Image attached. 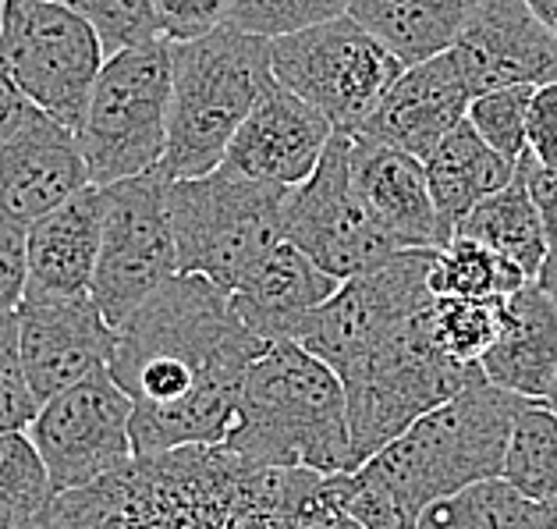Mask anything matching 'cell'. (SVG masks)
I'll return each instance as SVG.
<instances>
[{
  "label": "cell",
  "mask_w": 557,
  "mask_h": 529,
  "mask_svg": "<svg viewBox=\"0 0 557 529\" xmlns=\"http://www.w3.org/2000/svg\"><path fill=\"white\" fill-rule=\"evenodd\" d=\"M263 348L213 281L174 274L157 288L117 328L107 366L132 398L135 455L224 444Z\"/></svg>",
  "instance_id": "obj_1"
},
{
  "label": "cell",
  "mask_w": 557,
  "mask_h": 529,
  "mask_svg": "<svg viewBox=\"0 0 557 529\" xmlns=\"http://www.w3.org/2000/svg\"><path fill=\"white\" fill-rule=\"evenodd\" d=\"M327 508L320 472L188 444L135 455L100 483L53 494L22 529H309Z\"/></svg>",
  "instance_id": "obj_2"
},
{
  "label": "cell",
  "mask_w": 557,
  "mask_h": 529,
  "mask_svg": "<svg viewBox=\"0 0 557 529\" xmlns=\"http://www.w3.org/2000/svg\"><path fill=\"white\" fill-rule=\"evenodd\" d=\"M221 447L267 469L351 472L348 398L337 373L298 342H270L252 362Z\"/></svg>",
  "instance_id": "obj_3"
},
{
  "label": "cell",
  "mask_w": 557,
  "mask_h": 529,
  "mask_svg": "<svg viewBox=\"0 0 557 529\" xmlns=\"http://www.w3.org/2000/svg\"><path fill=\"white\" fill-rule=\"evenodd\" d=\"M522 402L525 398L491 384L480 373L466 391L419 416L409 430H401L356 469H362L376 487H384L394 505L405 512V519L416 526L419 512L430 501L500 477L511 423Z\"/></svg>",
  "instance_id": "obj_4"
},
{
  "label": "cell",
  "mask_w": 557,
  "mask_h": 529,
  "mask_svg": "<svg viewBox=\"0 0 557 529\" xmlns=\"http://www.w3.org/2000/svg\"><path fill=\"white\" fill-rule=\"evenodd\" d=\"M270 39L224 22L188 44H171V118L164 168L171 182L221 168L242 121L274 86Z\"/></svg>",
  "instance_id": "obj_5"
},
{
  "label": "cell",
  "mask_w": 557,
  "mask_h": 529,
  "mask_svg": "<svg viewBox=\"0 0 557 529\" xmlns=\"http://www.w3.org/2000/svg\"><path fill=\"white\" fill-rule=\"evenodd\" d=\"M284 199L288 188L242 179L224 164L202 179L171 182L168 207L178 274L207 278L231 295L284 242Z\"/></svg>",
  "instance_id": "obj_6"
},
{
  "label": "cell",
  "mask_w": 557,
  "mask_h": 529,
  "mask_svg": "<svg viewBox=\"0 0 557 529\" xmlns=\"http://www.w3.org/2000/svg\"><path fill=\"white\" fill-rule=\"evenodd\" d=\"M171 118V39L111 53L86 100L75 139L89 182L114 185L164 164Z\"/></svg>",
  "instance_id": "obj_7"
},
{
  "label": "cell",
  "mask_w": 557,
  "mask_h": 529,
  "mask_svg": "<svg viewBox=\"0 0 557 529\" xmlns=\"http://www.w3.org/2000/svg\"><path fill=\"white\" fill-rule=\"evenodd\" d=\"M433 306V303H430ZM430 306L412 313L356 366L342 387L348 398V433L356 466L373 458L419 416L451 402L483 370L447 359L430 334Z\"/></svg>",
  "instance_id": "obj_8"
},
{
  "label": "cell",
  "mask_w": 557,
  "mask_h": 529,
  "mask_svg": "<svg viewBox=\"0 0 557 529\" xmlns=\"http://www.w3.org/2000/svg\"><path fill=\"white\" fill-rule=\"evenodd\" d=\"M270 64L284 89L317 107L334 132L345 135L366 125L405 72V64L351 15L270 39Z\"/></svg>",
  "instance_id": "obj_9"
},
{
  "label": "cell",
  "mask_w": 557,
  "mask_h": 529,
  "mask_svg": "<svg viewBox=\"0 0 557 529\" xmlns=\"http://www.w3.org/2000/svg\"><path fill=\"white\" fill-rule=\"evenodd\" d=\"M0 47L22 97L75 132L107 61L97 25L61 0H4Z\"/></svg>",
  "instance_id": "obj_10"
},
{
  "label": "cell",
  "mask_w": 557,
  "mask_h": 529,
  "mask_svg": "<svg viewBox=\"0 0 557 529\" xmlns=\"http://www.w3.org/2000/svg\"><path fill=\"white\" fill-rule=\"evenodd\" d=\"M168 185L171 179L164 168L100 185L103 238L89 295L111 328H121L149 295L178 274Z\"/></svg>",
  "instance_id": "obj_11"
},
{
  "label": "cell",
  "mask_w": 557,
  "mask_h": 529,
  "mask_svg": "<svg viewBox=\"0 0 557 529\" xmlns=\"http://www.w3.org/2000/svg\"><path fill=\"white\" fill-rule=\"evenodd\" d=\"M433 253L437 249H405L370 274L342 281L327 303L302 320L292 342L309 348L331 366L337 381H345L384 337L433 303Z\"/></svg>",
  "instance_id": "obj_12"
},
{
  "label": "cell",
  "mask_w": 557,
  "mask_h": 529,
  "mask_svg": "<svg viewBox=\"0 0 557 529\" xmlns=\"http://www.w3.org/2000/svg\"><path fill=\"white\" fill-rule=\"evenodd\" d=\"M284 238L331 278L348 281L394 260V238L366 210L348 168V135L334 132L327 153L302 185L284 199Z\"/></svg>",
  "instance_id": "obj_13"
},
{
  "label": "cell",
  "mask_w": 557,
  "mask_h": 529,
  "mask_svg": "<svg viewBox=\"0 0 557 529\" xmlns=\"http://www.w3.org/2000/svg\"><path fill=\"white\" fill-rule=\"evenodd\" d=\"M25 433L44 458L53 494L100 483L135 458L132 398L117 387L111 370L47 398Z\"/></svg>",
  "instance_id": "obj_14"
},
{
  "label": "cell",
  "mask_w": 557,
  "mask_h": 529,
  "mask_svg": "<svg viewBox=\"0 0 557 529\" xmlns=\"http://www.w3.org/2000/svg\"><path fill=\"white\" fill-rule=\"evenodd\" d=\"M86 185L92 182L75 132L39 107L0 139V224L29 232Z\"/></svg>",
  "instance_id": "obj_15"
},
{
  "label": "cell",
  "mask_w": 557,
  "mask_h": 529,
  "mask_svg": "<svg viewBox=\"0 0 557 529\" xmlns=\"http://www.w3.org/2000/svg\"><path fill=\"white\" fill-rule=\"evenodd\" d=\"M15 317L25 377L39 405L111 366L117 328L107 323L92 295L25 298Z\"/></svg>",
  "instance_id": "obj_16"
},
{
  "label": "cell",
  "mask_w": 557,
  "mask_h": 529,
  "mask_svg": "<svg viewBox=\"0 0 557 529\" xmlns=\"http://www.w3.org/2000/svg\"><path fill=\"white\" fill-rule=\"evenodd\" d=\"M451 53L472 97L557 83V36L525 0H475Z\"/></svg>",
  "instance_id": "obj_17"
},
{
  "label": "cell",
  "mask_w": 557,
  "mask_h": 529,
  "mask_svg": "<svg viewBox=\"0 0 557 529\" xmlns=\"http://www.w3.org/2000/svg\"><path fill=\"white\" fill-rule=\"evenodd\" d=\"M331 139V121L292 89L274 83L238 125L221 164L242 179L295 188L317 171Z\"/></svg>",
  "instance_id": "obj_18"
},
{
  "label": "cell",
  "mask_w": 557,
  "mask_h": 529,
  "mask_svg": "<svg viewBox=\"0 0 557 529\" xmlns=\"http://www.w3.org/2000/svg\"><path fill=\"white\" fill-rule=\"evenodd\" d=\"M348 168L366 210L398 249H444L455 238L433 202L426 168L419 157L351 132Z\"/></svg>",
  "instance_id": "obj_19"
},
{
  "label": "cell",
  "mask_w": 557,
  "mask_h": 529,
  "mask_svg": "<svg viewBox=\"0 0 557 529\" xmlns=\"http://www.w3.org/2000/svg\"><path fill=\"white\" fill-rule=\"evenodd\" d=\"M469 100L472 93L458 72L455 53L444 50L437 58L405 67L376 111L366 118L359 135L426 160L430 149L466 121Z\"/></svg>",
  "instance_id": "obj_20"
},
{
  "label": "cell",
  "mask_w": 557,
  "mask_h": 529,
  "mask_svg": "<svg viewBox=\"0 0 557 529\" xmlns=\"http://www.w3.org/2000/svg\"><path fill=\"white\" fill-rule=\"evenodd\" d=\"M103 238V188L86 185L25 232V298H78L92 292Z\"/></svg>",
  "instance_id": "obj_21"
},
{
  "label": "cell",
  "mask_w": 557,
  "mask_h": 529,
  "mask_svg": "<svg viewBox=\"0 0 557 529\" xmlns=\"http://www.w3.org/2000/svg\"><path fill=\"white\" fill-rule=\"evenodd\" d=\"M337 278L317 267L309 256L292 246L288 238L277 242L256 270L231 292V306L246 320L252 334L263 342H292L295 331L317 306H323L337 292Z\"/></svg>",
  "instance_id": "obj_22"
},
{
  "label": "cell",
  "mask_w": 557,
  "mask_h": 529,
  "mask_svg": "<svg viewBox=\"0 0 557 529\" xmlns=\"http://www.w3.org/2000/svg\"><path fill=\"white\" fill-rule=\"evenodd\" d=\"M480 370L519 398L543 402L550 391L557 377V303L536 281L505 298L500 334L480 359Z\"/></svg>",
  "instance_id": "obj_23"
},
{
  "label": "cell",
  "mask_w": 557,
  "mask_h": 529,
  "mask_svg": "<svg viewBox=\"0 0 557 529\" xmlns=\"http://www.w3.org/2000/svg\"><path fill=\"white\" fill-rule=\"evenodd\" d=\"M426 168V182L437 210L444 217V224L455 227L461 224L475 202L486 199L497 188H505L515 171H519V160L500 157L494 146H486L469 121H461L455 132H447L444 139L430 149V157L423 160Z\"/></svg>",
  "instance_id": "obj_24"
},
{
  "label": "cell",
  "mask_w": 557,
  "mask_h": 529,
  "mask_svg": "<svg viewBox=\"0 0 557 529\" xmlns=\"http://www.w3.org/2000/svg\"><path fill=\"white\" fill-rule=\"evenodd\" d=\"M475 0H351L348 15L405 67L451 50Z\"/></svg>",
  "instance_id": "obj_25"
},
{
  "label": "cell",
  "mask_w": 557,
  "mask_h": 529,
  "mask_svg": "<svg viewBox=\"0 0 557 529\" xmlns=\"http://www.w3.org/2000/svg\"><path fill=\"white\" fill-rule=\"evenodd\" d=\"M455 235L483 242L486 249L508 256L511 263H519L525 274L536 281L543 260L550 256V246H547V232H543L533 193H529L522 160H519L515 179L505 188H497V193L480 199L466 217H461Z\"/></svg>",
  "instance_id": "obj_26"
},
{
  "label": "cell",
  "mask_w": 557,
  "mask_h": 529,
  "mask_svg": "<svg viewBox=\"0 0 557 529\" xmlns=\"http://www.w3.org/2000/svg\"><path fill=\"white\" fill-rule=\"evenodd\" d=\"M533 278L508 256L486 249L483 242L455 235L444 249L433 253L430 292L461 298H508Z\"/></svg>",
  "instance_id": "obj_27"
},
{
  "label": "cell",
  "mask_w": 557,
  "mask_h": 529,
  "mask_svg": "<svg viewBox=\"0 0 557 529\" xmlns=\"http://www.w3.org/2000/svg\"><path fill=\"white\" fill-rule=\"evenodd\" d=\"M500 477L529 501L557 497V416L543 402H522V409L511 423Z\"/></svg>",
  "instance_id": "obj_28"
},
{
  "label": "cell",
  "mask_w": 557,
  "mask_h": 529,
  "mask_svg": "<svg viewBox=\"0 0 557 529\" xmlns=\"http://www.w3.org/2000/svg\"><path fill=\"white\" fill-rule=\"evenodd\" d=\"M529 497L505 477L469 483L461 491L430 501L419 512L416 529H519Z\"/></svg>",
  "instance_id": "obj_29"
},
{
  "label": "cell",
  "mask_w": 557,
  "mask_h": 529,
  "mask_svg": "<svg viewBox=\"0 0 557 529\" xmlns=\"http://www.w3.org/2000/svg\"><path fill=\"white\" fill-rule=\"evenodd\" d=\"M500 313H505V298L433 295L430 334L447 359L480 366L500 334Z\"/></svg>",
  "instance_id": "obj_30"
},
{
  "label": "cell",
  "mask_w": 557,
  "mask_h": 529,
  "mask_svg": "<svg viewBox=\"0 0 557 529\" xmlns=\"http://www.w3.org/2000/svg\"><path fill=\"white\" fill-rule=\"evenodd\" d=\"M53 497V483L29 433H0V515L18 529Z\"/></svg>",
  "instance_id": "obj_31"
},
{
  "label": "cell",
  "mask_w": 557,
  "mask_h": 529,
  "mask_svg": "<svg viewBox=\"0 0 557 529\" xmlns=\"http://www.w3.org/2000/svg\"><path fill=\"white\" fill-rule=\"evenodd\" d=\"M533 89L536 86H505L469 100L466 121L486 146H494L508 160H522L525 153V118Z\"/></svg>",
  "instance_id": "obj_32"
},
{
  "label": "cell",
  "mask_w": 557,
  "mask_h": 529,
  "mask_svg": "<svg viewBox=\"0 0 557 529\" xmlns=\"http://www.w3.org/2000/svg\"><path fill=\"white\" fill-rule=\"evenodd\" d=\"M348 4L351 0H235V11H231L227 22L242 33L277 39L312 29L320 22L342 19L348 15Z\"/></svg>",
  "instance_id": "obj_33"
},
{
  "label": "cell",
  "mask_w": 557,
  "mask_h": 529,
  "mask_svg": "<svg viewBox=\"0 0 557 529\" xmlns=\"http://www.w3.org/2000/svg\"><path fill=\"white\" fill-rule=\"evenodd\" d=\"M61 4L83 11V15L97 25V33L107 47V58L125 47L157 39V15L153 0H61Z\"/></svg>",
  "instance_id": "obj_34"
},
{
  "label": "cell",
  "mask_w": 557,
  "mask_h": 529,
  "mask_svg": "<svg viewBox=\"0 0 557 529\" xmlns=\"http://www.w3.org/2000/svg\"><path fill=\"white\" fill-rule=\"evenodd\" d=\"M39 413V402L25 377L18 348V317H0V433L29 430Z\"/></svg>",
  "instance_id": "obj_35"
},
{
  "label": "cell",
  "mask_w": 557,
  "mask_h": 529,
  "mask_svg": "<svg viewBox=\"0 0 557 529\" xmlns=\"http://www.w3.org/2000/svg\"><path fill=\"white\" fill-rule=\"evenodd\" d=\"M235 0H153L157 29L171 44H188L199 39L231 19Z\"/></svg>",
  "instance_id": "obj_36"
},
{
  "label": "cell",
  "mask_w": 557,
  "mask_h": 529,
  "mask_svg": "<svg viewBox=\"0 0 557 529\" xmlns=\"http://www.w3.org/2000/svg\"><path fill=\"white\" fill-rule=\"evenodd\" d=\"M525 153L543 168H557V83L533 89L525 118Z\"/></svg>",
  "instance_id": "obj_37"
},
{
  "label": "cell",
  "mask_w": 557,
  "mask_h": 529,
  "mask_svg": "<svg viewBox=\"0 0 557 529\" xmlns=\"http://www.w3.org/2000/svg\"><path fill=\"white\" fill-rule=\"evenodd\" d=\"M29 288V260H25V232L0 224V317L18 313Z\"/></svg>",
  "instance_id": "obj_38"
},
{
  "label": "cell",
  "mask_w": 557,
  "mask_h": 529,
  "mask_svg": "<svg viewBox=\"0 0 557 529\" xmlns=\"http://www.w3.org/2000/svg\"><path fill=\"white\" fill-rule=\"evenodd\" d=\"M522 168H525L529 193H533V202L540 210L543 232H547V246L554 253L557 249V168H543L529 153H522Z\"/></svg>",
  "instance_id": "obj_39"
},
{
  "label": "cell",
  "mask_w": 557,
  "mask_h": 529,
  "mask_svg": "<svg viewBox=\"0 0 557 529\" xmlns=\"http://www.w3.org/2000/svg\"><path fill=\"white\" fill-rule=\"evenodd\" d=\"M29 100L22 97V89L15 86V78L8 72V61H4V47H0V139L18 125V121L29 114Z\"/></svg>",
  "instance_id": "obj_40"
},
{
  "label": "cell",
  "mask_w": 557,
  "mask_h": 529,
  "mask_svg": "<svg viewBox=\"0 0 557 529\" xmlns=\"http://www.w3.org/2000/svg\"><path fill=\"white\" fill-rule=\"evenodd\" d=\"M519 529H557V497L550 501H529L522 512Z\"/></svg>",
  "instance_id": "obj_41"
},
{
  "label": "cell",
  "mask_w": 557,
  "mask_h": 529,
  "mask_svg": "<svg viewBox=\"0 0 557 529\" xmlns=\"http://www.w3.org/2000/svg\"><path fill=\"white\" fill-rule=\"evenodd\" d=\"M309 529H366V526H359L351 515H345V512H337V508H327L320 515L317 522H312Z\"/></svg>",
  "instance_id": "obj_42"
},
{
  "label": "cell",
  "mask_w": 557,
  "mask_h": 529,
  "mask_svg": "<svg viewBox=\"0 0 557 529\" xmlns=\"http://www.w3.org/2000/svg\"><path fill=\"white\" fill-rule=\"evenodd\" d=\"M536 284L543 292H547L554 303H557V249L543 260V267H540V274H536Z\"/></svg>",
  "instance_id": "obj_43"
},
{
  "label": "cell",
  "mask_w": 557,
  "mask_h": 529,
  "mask_svg": "<svg viewBox=\"0 0 557 529\" xmlns=\"http://www.w3.org/2000/svg\"><path fill=\"white\" fill-rule=\"evenodd\" d=\"M525 4L533 8V11H536V19L557 36V0H525Z\"/></svg>",
  "instance_id": "obj_44"
},
{
  "label": "cell",
  "mask_w": 557,
  "mask_h": 529,
  "mask_svg": "<svg viewBox=\"0 0 557 529\" xmlns=\"http://www.w3.org/2000/svg\"><path fill=\"white\" fill-rule=\"evenodd\" d=\"M543 405H547V409L557 416V377H554V384H550V391H547V395H543Z\"/></svg>",
  "instance_id": "obj_45"
},
{
  "label": "cell",
  "mask_w": 557,
  "mask_h": 529,
  "mask_svg": "<svg viewBox=\"0 0 557 529\" xmlns=\"http://www.w3.org/2000/svg\"><path fill=\"white\" fill-rule=\"evenodd\" d=\"M0 529H18V526H15V522H11V519H8V515H0Z\"/></svg>",
  "instance_id": "obj_46"
},
{
  "label": "cell",
  "mask_w": 557,
  "mask_h": 529,
  "mask_svg": "<svg viewBox=\"0 0 557 529\" xmlns=\"http://www.w3.org/2000/svg\"><path fill=\"white\" fill-rule=\"evenodd\" d=\"M0 4H4V0H0Z\"/></svg>",
  "instance_id": "obj_47"
}]
</instances>
